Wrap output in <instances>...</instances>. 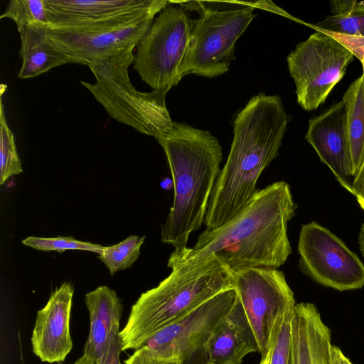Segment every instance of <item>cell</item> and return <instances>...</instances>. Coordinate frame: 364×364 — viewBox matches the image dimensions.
<instances>
[{
	"label": "cell",
	"instance_id": "obj_30",
	"mask_svg": "<svg viewBox=\"0 0 364 364\" xmlns=\"http://www.w3.org/2000/svg\"><path fill=\"white\" fill-rule=\"evenodd\" d=\"M330 364H353V363L343 354L339 348L332 346Z\"/></svg>",
	"mask_w": 364,
	"mask_h": 364
},
{
	"label": "cell",
	"instance_id": "obj_32",
	"mask_svg": "<svg viewBox=\"0 0 364 364\" xmlns=\"http://www.w3.org/2000/svg\"><path fill=\"white\" fill-rule=\"evenodd\" d=\"M161 186L165 191H169L173 188V182L172 178H164L161 182Z\"/></svg>",
	"mask_w": 364,
	"mask_h": 364
},
{
	"label": "cell",
	"instance_id": "obj_18",
	"mask_svg": "<svg viewBox=\"0 0 364 364\" xmlns=\"http://www.w3.org/2000/svg\"><path fill=\"white\" fill-rule=\"evenodd\" d=\"M85 301L90 314V331L83 355L95 364H100L110 334L119 325L122 304L116 292L104 285L87 293Z\"/></svg>",
	"mask_w": 364,
	"mask_h": 364
},
{
	"label": "cell",
	"instance_id": "obj_26",
	"mask_svg": "<svg viewBox=\"0 0 364 364\" xmlns=\"http://www.w3.org/2000/svg\"><path fill=\"white\" fill-rule=\"evenodd\" d=\"M294 306L285 312L275 333L269 364H292L291 321Z\"/></svg>",
	"mask_w": 364,
	"mask_h": 364
},
{
	"label": "cell",
	"instance_id": "obj_35",
	"mask_svg": "<svg viewBox=\"0 0 364 364\" xmlns=\"http://www.w3.org/2000/svg\"><path fill=\"white\" fill-rule=\"evenodd\" d=\"M363 60H364V57H363V60H361V62H363Z\"/></svg>",
	"mask_w": 364,
	"mask_h": 364
},
{
	"label": "cell",
	"instance_id": "obj_3",
	"mask_svg": "<svg viewBox=\"0 0 364 364\" xmlns=\"http://www.w3.org/2000/svg\"><path fill=\"white\" fill-rule=\"evenodd\" d=\"M156 141L164 150L173 182V200L161 227V241L179 254L205 221L223 160L219 141L208 131L174 122Z\"/></svg>",
	"mask_w": 364,
	"mask_h": 364
},
{
	"label": "cell",
	"instance_id": "obj_13",
	"mask_svg": "<svg viewBox=\"0 0 364 364\" xmlns=\"http://www.w3.org/2000/svg\"><path fill=\"white\" fill-rule=\"evenodd\" d=\"M305 139L339 184L352 194L353 170L343 102L311 118Z\"/></svg>",
	"mask_w": 364,
	"mask_h": 364
},
{
	"label": "cell",
	"instance_id": "obj_19",
	"mask_svg": "<svg viewBox=\"0 0 364 364\" xmlns=\"http://www.w3.org/2000/svg\"><path fill=\"white\" fill-rule=\"evenodd\" d=\"M346 107L353 178L364 160V78H356L345 92Z\"/></svg>",
	"mask_w": 364,
	"mask_h": 364
},
{
	"label": "cell",
	"instance_id": "obj_12",
	"mask_svg": "<svg viewBox=\"0 0 364 364\" xmlns=\"http://www.w3.org/2000/svg\"><path fill=\"white\" fill-rule=\"evenodd\" d=\"M237 296L235 288L213 296L193 311L151 337L143 346L165 356H178L183 364L200 358L215 327L232 309Z\"/></svg>",
	"mask_w": 364,
	"mask_h": 364
},
{
	"label": "cell",
	"instance_id": "obj_16",
	"mask_svg": "<svg viewBox=\"0 0 364 364\" xmlns=\"http://www.w3.org/2000/svg\"><path fill=\"white\" fill-rule=\"evenodd\" d=\"M332 346L331 331L315 305L296 304L291 321L292 364H330Z\"/></svg>",
	"mask_w": 364,
	"mask_h": 364
},
{
	"label": "cell",
	"instance_id": "obj_10",
	"mask_svg": "<svg viewBox=\"0 0 364 364\" xmlns=\"http://www.w3.org/2000/svg\"><path fill=\"white\" fill-rule=\"evenodd\" d=\"M232 275L234 288L263 359L272 348L285 312L296 305L294 293L284 272L277 269L253 267Z\"/></svg>",
	"mask_w": 364,
	"mask_h": 364
},
{
	"label": "cell",
	"instance_id": "obj_27",
	"mask_svg": "<svg viewBox=\"0 0 364 364\" xmlns=\"http://www.w3.org/2000/svg\"><path fill=\"white\" fill-rule=\"evenodd\" d=\"M124 364H183L178 356H165L142 346L134 352L125 361Z\"/></svg>",
	"mask_w": 364,
	"mask_h": 364
},
{
	"label": "cell",
	"instance_id": "obj_9",
	"mask_svg": "<svg viewBox=\"0 0 364 364\" xmlns=\"http://www.w3.org/2000/svg\"><path fill=\"white\" fill-rule=\"evenodd\" d=\"M354 57L341 41L321 31L299 43L287 58L299 105L306 111L316 109L341 80Z\"/></svg>",
	"mask_w": 364,
	"mask_h": 364
},
{
	"label": "cell",
	"instance_id": "obj_1",
	"mask_svg": "<svg viewBox=\"0 0 364 364\" xmlns=\"http://www.w3.org/2000/svg\"><path fill=\"white\" fill-rule=\"evenodd\" d=\"M296 209L289 185L273 183L258 190L230 221L205 229L193 248L171 254L193 262L213 256L232 273L253 267L277 269L291 252L287 227Z\"/></svg>",
	"mask_w": 364,
	"mask_h": 364
},
{
	"label": "cell",
	"instance_id": "obj_4",
	"mask_svg": "<svg viewBox=\"0 0 364 364\" xmlns=\"http://www.w3.org/2000/svg\"><path fill=\"white\" fill-rule=\"evenodd\" d=\"M168 267L171 273L132 306L119 333L122 351L142 347L156 333L234 288L232 273L213 256L193 262L171 255Z\"/></svg>",
	"mask_w": 364,
	"mask_h": 364
},
{
	"label": "cell",
	"instance_id": "obj_2",
	"mask_svg": "<svg viewBox=\"0 0 364 364\" xmlns=\"http://www.w3.org/2000/svg\"><path fill=\"white\" fill-rule=\"evenodd\" d=\"M289 120L281 97L264 93L237 114L230 151L209 200L206 229L221 227L253 198L262 172L278 155Z\"/></svg>",
	"mask_w": 364,
	"mask_h": 364
},
{
	"label": "cell",
	"instance_id": "obj_23",
	"mask_svg": "<svg viewBox=\"0 0 364 364\" xmlns=\"http://www.w3.org/2000/svg\"><path fill=\"white\" fill-rule=\"evenodd\" d=\"M6 85L1 84L0 89V185L9 177L23 171L21 163L16 147L14 136L9 129L4 114L2 102Z\"/></svg>",
	"mask_w": 364,
	"mask_h": 364
},
{
	"label": "cell",
	"instance_id": "obj_28",
	"mask_svg": "<svg viewBox=\"0 0 364 364\" xmlns=\"http://www.w3.org/2000/svg\"><path fill=\"white\" fill-rule=\"evenodd\" d=\"M119 333V325H118L114 328L110 334L107 348L100 364H122L119 358L122 351Z\"/></svg>",
	"mask_w": 364,
	"mask_h": 364
},
{
	"label": "cell",
	"instance_id": "obj_36",
	"mask_svg": "<svg viewBox=\"0 0 364 364\" xmlns=\"http://www.w3.org/2000/svg\"><path fill=\"white\" fill-rule=\"evenodd\" d=\"M259 364H262V362L261 361Z\"/></svg>",
	"mask_w": 364,
	"mask_h": 364
},
{
	"label": "cell",
	"instance_id": "obj_31",
	"mask_svg": "<svg viewBox=\"0 0 364 364\" xmlns=\"http://www.w3.org/2000/svg\"><path fill=\"white\" fill-rule=\"evenodd\" d=\"M358 244L362 255L364 257V223L362 225L358 234Z\"/></svg>",
	"mask_w": 364,
	"mask_h": 364
},
{
	"label": "cell",
	"instance_id": "obj_20",
	"mask_svg": "<svg viewBox=\"0 0 364 364\" xmlns=\"http://www.w3.org/2000/svg\"><path fill=\"white\" fill-rule=\"evenodd\" d=\"M330 5L333 14L310 26L331 36L364 39V1L333 0Z\"/></svg>",
	"mask_w": 364,
	"mask_h": 364
},
{
	"label": "cell",
	"instance_id": "obj_17",
	"mask_svg": "<svg viewBox=\"0 0 364 364\" xmlns=\"http://www.w3.org/2000/svg\"><path fill=\"white\" fill-rule=\"evenodd\" d=\"M48 27L106 21L152 7L159 0H44Z\"/></svg>",
	"mask_w": 364,
	"mask_h": 364
},
{
	"label": "cell",
	"instance_id": "obj_22",
	"mask_svg": "<svg viewBox=\"0 0 364 364\" xmlns=\"http://www.w3.org/2000/svg\"><path fill=\"white\" fill-rule=\"evenodd\" d=\"M4 18L16 23L19 34L50 26L44 0H11L0 16Z\"/></svg>",
	"mask_w": 364,
	"mask_h": 364
},
{
	"label": "cell",
	"instance_id": "obj_14",
	"mask_svg": "<svg viewBox=\"0 0 364 364\" xmlns=\"http://www.w3.org/2000/svg\"><path fill=\"white\" fill-rule=\"evenodd\" d=\"M73 294V284L64 282L37 313L31 340L33 353L43 362L63 361L73 348L70 319Z\"/></svg>",
	"mask_w": 364,
	"mask_h": 364
},
{
	"label": "cell",
	"instance_id": "obj_6",
	"mask_svg": "<svg viewBox=\"0 0 364 364\" xmlns=\"http://www.w3.org/2000/svg\"><path fill=\"white\" fill-rule=\"evenodd\" d=\"M196 10L191 41L180 70L181 77L195 74L215 77L227 73L235 59V43L256 16L251 3L224 1L176 2Z\"/></svg>",
	"mask_w": 364,
	"mask_h": 364
},
{
	"label": "cell",
	"instance_id": "obj_5",
	"mask_svg": "<svg viewBox=\"0 0 364 364\" xmlns=\"http://www.w3.org/2000/svg\"><path fill=\"white\" fill-rule=\"evenodd\" d=\"M131 46L122 52L88 65L95 82L81 81L116 121L156 139L169 130L173 122L166 105V92H139L132 84L128 68L134 60Z\"/></svg>",
	"mask_w": 364,
	"mask_h": 364
},
{
	"label": "cell",
	"instance_id": "obj_29",
	"mask_svg": "<svg viewBox=\"0 0 364 364\" xmlns=\"http://www.w3.org/2000/svg\"><path fill=\"white\" fill-rule=\"evenodd\" d=\"M352 194L364 211V160L353 178Z\"/></svg>",
	"mask_w": 364,
	"mask_h": 364
},
{
	"label": "cell",
	"instance_id": "obj_11",
	"mask_svg": "<svg viewBox=\"0 0 364 364\" xmlns=\"http://www.w3.org/2000/svg\"><path fill=\"white\" fill-rule=\"evenodd\" d=\"M299 266L318 284L343 291L364 287V264L331 230L316 222L301 225Z\"/></svg>",
	"mask_w": 364,
	"mask_h": 364
},
{
	"label": "cell",
	"instance_id": "obj_7",
	"mask_svg": "<svg viewBox=\"0 0 364 364\" xmlns=\"http://www.w3.org/2000/svg\"><path fill=\"white\" fill-rule=\"evenodd\" d=\"M170 1L159 0L151 8L112 19L65 27H48V37L60 46L75 63L92 62L136 46L151 26L154 16Z\"/></svg>",
	"mask_w": 364,
	"mask_h": 364
},
{
	"label": "cell",
	"instance_id": "obj_34",
	"mask_svg": "<svg viewBox=\"0 0 364 364\" xmlns=\"http://www.w3.org/2000/svg\"><path fill=\"white\" fill-rule=\"evenodd\" d=\"M273 346V345H272ZM272 349L271 350L269 351V354L263 359L261 360V361L262 362V364H269V362H270V357H271V353H272Z\"/></svg>",
	"mask_w": 364,
	"mask_h": 364
},
{
	"label": "cell",
	"instance_id": "obj_24",
	"mask_svg": "<svg viewBox=\"0 0 364 364\" xmlns=\"http://www.w3.org/2000/svg\"><path fill=\"white\" fill-rule=\"evenodd\" d=\"M144 240L145 236L131 235L116 245L104 247L98 258L113 276L117 271L131 267L136 261Z\"/></svg>",
	"mask_w": 364,
	"mask_h": 364
},
{
	"label": "cell",
	"instance_id": "obj_8",
	"mask_svg": "<svg viewBox=\"0 0 364 364\" xmlns=\"http://www.w3.org/2000/svg\"><path fill=\"white\" fill-rule=\"evenodd\" d=\"M193 26L183 8L167 6L136 46L133 68L154 90L168 92L181 80Z\"/></svg>",
	"mask_w": 364,
	"mask_h": 364
},
{
	"label": "cell",
	"instance_id": "obj_33",
	"mask_svg": "<svg viewBox=\"0 0 364 364\" xmlns=\"http://www.w3.org/2000/svg\"><path fill=\"white\" fill-rule=\"evenodd\" d=\"M73 364H95V363L87 356L82 355Z\"/></svg>",
	"mask_w": 364,
	"mask_h": 364
},
{
	"label": "cell",
	"instance_id": "obj_15",
	"mask_svg": "<svg viewBox=\"0 0 364 364\" xmlns=\"http://www.w3.org/2000/svg\"><path fill=\"white\" fill-rule=\"evenodd\" d=\"M256 351L257 341L237 296L204 345L200 364H241L247 354Z\"/></svg>",
	"mask_w": 364,
	"mask_h": 364
},
{
	"label": "cell",
	"instance_id": "obj_25",
	"mask_svg": "<svg viewBox=\"0 0 364 364\" xmlns=\"http://www.w3.org/2000/svg\"><path fill=\"white\" fill-rule=\"evenodd\" d=\"M22 244L43 251H57L63 253L67 250L90 251L101 254L104 247L95 243L83 242L72 237H39L30 236L22 240Z\"/></svg>",
	"mask_w": 364,
	"mask_h": 364
},
{
	"label": "cell",
	"instance_id": "obj_21",
	"mask_svg": "<svg viewBox=\"0 0 364 364\" xmlns=\"http://www.w3.org/2000/svg\"><path fill=\"white\" fill-rule=\"evenodd\" d=\"M22 64L18 78H32L55 67L75 63L70 55L48 36L37 43L20 48Z\"/></svg>",
	"mask_w": 364,
	"mask_h": 364
}]
</instances>
